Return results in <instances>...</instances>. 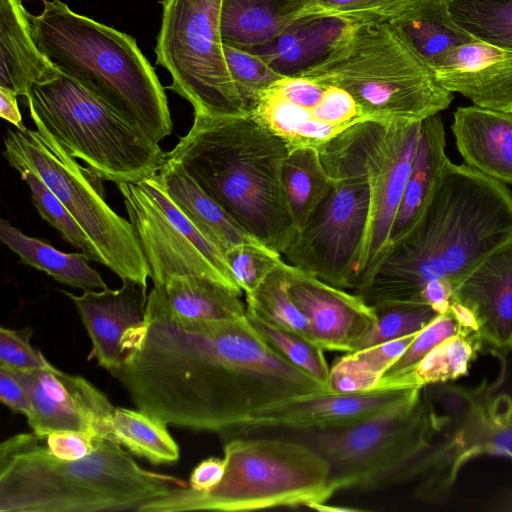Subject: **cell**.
<instances>
[{
	"label": "cell",
	"mask_w": 512,
	"mask_h": 512,
	"mask_svg": "<svg viewBox=\"0 0 512 512\" xmlns=\"http://www.w3.org/2000/svg\"><path fill=\"white\" fill-rule=\"evenodd\" d=\"M300 441L329 466L332 496L345 489H376L416 479L439 430L424 388L414 397L351 425L273 430Z\"/></svg>",
	"instance_id": "cell-8"
},
{
	"label": "cell",
	"mask_w": 512,
	"mask_h": 512,
	"mask_svg": "<svg viewBox=\"0 0 512 512\" xmlns=\"http://www.w3.org/2000/svg\"><path fill=\"white\" fill-rule=\"evenodd\" d=\"M16 170L27 183L32 202L42 219L57 229L71 246L80 249L88 261L103 264L99 252L88 235L43 180L28 168L20 167Z\"/></svg>",
	"instance_id": "cell-37"
},
{
	"label": "cell",
	"mask_w": 512,
	"mask_h": 512,
	"mask_svg": "<svg viewBox=\"0 0 512 512\" xmlns=\"http://www.w3.org/2000/svg\"><path fill=\"white\" fill-rule=\"evenodd\" d=\"M246 317L267 345L286 361L308 373L327 390L330 367L322 348L294 332L266 322L247 310Z\"/></svg>",
	"instance_id": "cell-36"
},
{
	"label": "cell",
	"mask_w": 512,
	"mask_h": 512,
	"mask_svg": "<svg viewBox=\"0 0 512 512\" xmlns=\"http://www.w3.org/2000/svg\"><path fill=\"white\" fill-rule=\"evenodd\" d=\"M283 184L298 233L311 219L332 186L319 151L314 148L289 151L283 167Z\"/></svg>",
	"instance_id": "cell-31"
},
{
	"label": "cell",
	"mask_w": 512,
	"mask_h": 512,
	"mask_svg": "<svg viewBox=\"0 0 512 512\" xmlns=\"http://www.w3.org/2000/svg\"><path fill=\"white\" fill-rule=\"evenodd\" d=\"M389 23L432 71L454 49L478 41L454 22L445 0H417Z\"/></svg>",
	"instance_id": "cell-28"
},
{
	"label": "cell",
	"mask_w": 512,
	"mask_h": 512,
	"mask_svg": "<svg viewBox=\"0 0 512 512\" xmlns=\"http://www.w3.org/2000/svg\"><path fill=\"white\" fill-rule=\"evenodd\" d=\"M287 289L306 316L314 343L324 351L353 352L376 322L359 295L327 284L285 261Z\"/></svg>",
	"instance_id": "cell-18"
},
{
	"label": "cell",
	"mask_w": 512,
	"mask_h": 512,
	"mask_svg": "<svg viewBox=\"0 0 512 512\" xmlns=\"http://www.w3.org/2000/svg\"><path fill=\"white\" fill-rule=\"evenodd\" d=\"M312 0H221L223 44L252 49L283 33Z\"/></svg>",
	"instance_id": "cell-27"
},
{
	"label": "cell",
	"mask_w": 512,
	"mask_h": 512,
	"mask_svg": "<svg viewBox=\"0 0 512 512\" xmlns=\"http://www.w3.org/2000/svg\"><path fill=\"white\" fill-rule=\"evenodd\" d=\"M156 64L170 72L168 89L194 112L248 113L231 77L220 31L221 0H162Z\"/></svg>",
	"instance_id": "cell-12"
},
{
	"label": "cell",
	"mask_w": 512,
	"mask_h": 512,
	"mask_svg": "<svg viewBox=\"0 0 512 512\" xmlns=\"http://www.w3.org/2000/svg\"><path fill=\"white\" fill-rule=\"evenodd\" d=\"M450 313L436 315L420 330L403 355L388 369L382 379L395 377L413 369L435 346L460 333Z\"/></svg>",
	"instance_id": "cell-42"
},
{
	"label": "cell",
	"mask_w": 512,
	"mask_h": 512,
	"mask_svg": "<svg viewBox=\"0 0 512 512\" xmlns=\"http://www.w3.org/2000/svg\"><path fill=\"white\" fill-rule=\"evenodd\" d=\"M482 343L478 334L458 333L435 346L410 371L381 379L378 387L424 388L458 379L467 374Z\"/></svg>",
	"instance_id": "cell-32"
},
{
	"label": "cell",
	"mask_w": 512,
	"mask_h": 512,
	"mask_svg": "<svg viewBox=\"0 0 512 512\" xmlns=\"http://www.w3.org/2000/svg\"><path fill=\"white\" fill-rule=\"evenodd\" d=\"M318 151L332 186L284 256L287 263L315 278L353 291L370 203L364 122L346 129Z\"/></svg>",
	"instance_id": "cell-10"
},
{
	"label": "cell",
	"mask_w": 512,
	"mask_h": 512,
	"mask_svg": "<svg viewBox=\"0 0 512 512\" xmlns=\"http://www.w3.org/2000/svg\"><path fill=\"white\" fill-rule=\"evenodd\" d=\"M445 148V130L440 115L436 114L423 120L414 160L394 220L387 251L402 240L423 216L449 160Z\"/></svg>",
	"instance_id": "cell-24"
},
{
	"label": "cell",
	"mask_w": 512,
	"mask_h": 512,
	"mask_svg": "<svg viewBox=\"0 0 512 512\" xmlns=\"http://www.w3.org/2000/svg\"><path fill=\"white\" fill-rule=\"evenodd\" d=\"M496 382L462 389L456 410L440 433L437 463L418 481L416 490L426 501L448 494L460 470L482 456L512 460V394L496 390Z\"/></svg>",
	"instance_id": "cell-14"
},
{
	"label": "cell",
	"mask_w": 512,
	"mask_h": 512,
	"mask_svg": "<svg viewBox=\"0 0 512 512\" xmlns=\"http://www.w3.org/2000/svg\"><path fill=\"white\" fill-rule=\"evenodd\" d=\"M372 307L376 322L356 350L418 333L438 315L423 303H382Z\"/></svg>",
	"instance_id": "cell-38"
},
{
	"label": "cell",
	"mask_w": 512,
	"mask_h": 512,
	"mask_svg": "<svg viewBox=\"0 0 512 512\" xmlns=\"http://www.w3.org/2000/svg\"><path fill=\"white\" fill-rule=\"evenodd\" d=\"M225 473L209 491L176 487L138 512H238L325 503L329 466L306 444L271 433L225 438Z\"/></svg>",
	"instance_id": "cell-7"
},
{
	"label": "cell",
	"mask_w": 512,
	"mask_h": 512,
	"mask_svg": "<svg viewBox=\"0 0 512 512\" xmlns=\"http://www.w3.org/2000/svg\"><path fill=\"white\" fill-rule=\"evenodd\" d=\"M36 129H6L3 155L15 170L37 174L59 198L99 252L104 266L121 280L147 286L149 269L130 221L106 202L102 179L80 165L38 122Z\"/></svg>",
	"instance_id": "cell-11"
},
{
	"label": "cell",
	"mask_w": 512,
	"mask_h": 512,
	"mask_svg": "<svg viewBox=\"0 0 512 512\" xmlns=\"http://www.w3.org/2000/svg\"><path fill=\"white\" fill-rule=\"evenodd\" d=\"M452 300L474 312L483 343L499 351L512 350V238L455 287Z\"/></svg>",
	"instance_id": "cell-21"
},
{
	"label": "cell",
	"mask_w": 512,
	"mask_h": 512,
	"mask_svg": "<svg viewBox=\"0 0 512 512\" xmlns=\"http://www.w3.org/2000/svg\"><path fill=\"white\" fill-rule=\"evenodd\" d=\"M0 241L19 257L22 264L45 272L59 283L85 290L106 289L100 274L84 253H65L40 239L28 236L8 220H0Z\"/></svg>",
	"instance_id": "cell-29"
},
{
	"label": "cell",
	"mask_w": 512,
	"mask_h": 512,
	"mask_svg": "<svg viewBox=\"0 0 512 512\" xmlns=\"http://www.w3.org/2000/svg\"><path fill=\"white\" fill-rule=\"evenodd\" d=\"M0 400L11 411L28 417L32 412V404L23 384L14 373L0 367Z\"/></svg>",
	"instance_id": "cell-46"
},
{
	"label": "cell",
	"mask_w": 512,
	"mask_h": 512,
	"mask_svg": "<svg viewBox=\"0 0 512 512\" xmlns=\"http://www.w3.org/2000/svg\"><path fill=\"white\" fill-rule=\"evenodd\" d=\"M454 22L474 39L512 51V0H445Z\"/></svg>",
	"instance_id": "cell-34"
},
{
	"label": "cell",
	"mask_w": 512,
	"mask_h": 512,
	"mask_svg": "<svg viewBox=\"0 0 512 512\" xmlns=\"http://www.w3.org/2000/svg\"><path fill=\"white\" fill-rule=\"evenodd\" d=\"M161 287L173 311L184 318L223 320L246 314L241 295L209 277H174Z\"/></svg>",
	"instance_id": "cell-30"
},
{
	"label": "cell",
	"mask_w": 512,
	"mask_h": 512,
	"mask_svg": "<svg viewBox=\"0 0 512 512\" xmlns=\"http://www.w3.org/2000/svg\"><path fill=\"white\" fill-rule=\"evenodd\" d=\"M422 389L377 387L356 393L318 392L299 395L256 410L224 438L262 431L347 426L407 401Z\"/></svg>",
	"instance_id": "cell-17"
},
{
	"label": "cell",
	"mask_w": 512,
	"mask_h": 512,
	"mask_svg": "<svg viewBox=\"0 0 512 512\" xmlns=\"http://www.w3.org/2000/svg\"><path fill=\"white\" fill-rule=\"evenodd\" d=\"M16 94L0 87V116L16 128H22V116L18 107Z\"/></svg>",
	"instance_id": "cell-49"
},
{
	"label": "cell",
	"mask_w": 512,
	"mask_h": 512,
	"mask_svg": "<svg viewBox=\"0 0 512 512\" xmlns=\"http://www.w3.org/2000/svg\"><path fill=\"white\" fill-rule=\"evenodd\" d=\"M184 486L179 478L141 467L108 438L77 460L54 456L33 432L0 445V512H138Z\"/></svg>",
	"instance_id": "cell-4"
},
{
	"label": "cell",
	"mask_w": 512,
	"mask_h": 512,
	"mask_svg": "<svg viewBox=\"0 0 512 512\" xmlns=\"http://www.w3.org/2000/svg\"><path fill=\"white\" fill-rule=\"evenodd\" d=\"M157 174L117 185L154 286H165L174 277L197 275L242 295L225 254L180 211Z\"/></svg>",
	"instance_id": "cell-13"
},
{
	"label": "cell",
	"mask_w": 512,
	"mask_h": 512,
	"mask_svg": "<svg viewBox=\"0 0 512 512\" xmlns=\"http://www.w3.org/2000/svg\"><path fill=\"white\" fill-rule=\"evenodd\" d=\"M454 287L446 280L429 282L421 292L420 299L437 314L449 313Z\"/></svg>",
	"instance_id": "cell-48"
},
{
	"label": "cell",
	"mask_w": 512,
	"mask_h": 512,
	"mask_svg": "<svg viewBox=\"0 0 512 512\" xmlns=\"http://www.w3.org/2000/svg\"><path fill=\"white\" fill-rule=\"evenodd\" d=\"M288 147L249 113L194 112L168 153L236 222L285 254L296 238L283 184Z\"/></svg>",
	"instance_id": "cell-3"
},
{
	"label": "cell",
	"mask_w": 512,
	"mask_h": 512,
	"mask_svg": "<svg viewBox=\"0 0 512 512\" xmlns=\"http://www.w3.org/2000/svg\"><path fill=\"white\" fill-rule=\"evenodd\" d=\"M112 440L156 465L176 462L180 456L167 425L140 409L115 407Z\"/></svg>",
	"instance_id": "cell-33"
},
{
	"label": "cell",
	"mask_w": 512,
	"mask_h": 512,
	"mask_svg": "<svg viewBox=\"0 0 512 512\" xmlns=\"http://www.w3.org/2000/svg\"><path fill=\"white\" fill-rule=\"evenodd\" d=\"M44 439L50 453L64 460H77L89 455L94 451L99 440L77 431H56L48 434Z\"/></svg>",
	"instance_id": "cell-45"
},
{
	"label": "cell",
	"mask_w": 512,
	"mask_h": 512,
	"mask_svg": "<svg viewBox=\"0 0 512 512\" xmlns=\"http://www.w3.org/2000/svg\"><path fill=\"white\" fill-rule=\"evenodd\" d=\"M439 84L473 105L512 112V51L481 41L451 51L433 70Z\"/></svg>",
	"instance_id": "cell-20"
},
{
	"label": "cell",
	"mask_w": 512,
	"mask_h": 512,
	"mask_svg": "<svg viewBox=\"0 0 512 512\" xmlns=\"http://www.w3.org/2000/svg\"><path fill=\"white\" fill-rule=\"evenodd\" d=\"M284 265L285 261L253 293L245 296L246 310L272 325L294 332L314 343L306 316L289 295Z\"/></svg>",
	"instance_id": "cell-35"
},
{
	"label": "cell",
	"mask_w": 512,
	"mask_h": 512,
	"mask_svg": "<svg viewBox=\"0 0 512 512\" xmlns=\"http://www.w3.org/2000/svg\"><path fill=\"white\" fill-rule=\"evenodd\" d=\"M29 19L37 47L60 73L153 141L171 134L164 88L133 37L61 0H43V11Z\"/></svg>",
	"instance_id": "cell-5"
},
{
	"label": "cell",
	"mask_w": 512,
	"mask_h": 512,
	"mask_svg": "<svg viewBox=\"0 0 512 512\" xmlns=\"http://www.w3.org/2000/svg\"><path fill=\"white\" fill-rule=\"evenodd\" d=\"M122 350L109 373L138 409L166 425L223 437L267 405L328 392L267 345L246 314L184 318L161 286L149 292L144 320L125 335Z\"/></svg>",
	"instance_id": "cell-1"
},
{
	"label": "cell",
	"mask_w": 512,
	"mask_h": 512,
	"mask_svg": "<svg viewBox=\"0 0 512 512\" xmlns=\"http://www.w3.org/2000/svg\"><path fill=\"white\" fill-rule=\"evenodd\" d=\"M33 329L0 328V367L11 371L47 369L53 365L31 344Z\"/></svg>",
	"instance_id": "cell-43"
},
{
	"label": "cell",
	"mask_w": 512,
	"mask_h": 512,
	"mask_svg": "<svg viewBox=\"0 0 512 512\" xmlns=\"http://www.w3.org/2000/svg\"><path fill=\"white\" fill-rule=\"evenodd\" d=\"M225 461L218 457H209L201 461L191 472L189 487L198 491H209L216 487L225 473Z\"/></svg>",
	"instance_id": "cell-47"
},
{
	"label": "cell",
	"mask_w": 512,
	"mask_h": 512,
	"mask_svg": "<svg viewBox=\"0 0 512 512\" xmlns=\"http://www.w3.org/2000/svg\"><path fill=\"white\" fill-rule=\"evenodd\" d=\"M59 73L37 47L22 0H0V87L26 97Z\"/></svg>",
	"instance_id": "cell-23"
},
{
	"label": "cell",
	"mask_w": 512,
	"mask_h": 512,
	"mask_svg": "<svg viewBox=\"0 0 512 512\" xmlns=\"http://www.w3.org/2000/svg\"><path fill=\"white\" fill-rule=\"evenodd\" d=\"M297 75L345 90L370 121L383 124L422 122L453 100L390 23L352 25Z\"/></svg>",
	"instance_id": "cell-6"
},
{
	"label": "cell",
	"mask_w": 512,
	"mask_h": 512,
	"mask_svg": "<svg viewBox=\"0 0 512 512\" xmlns=\"http://www.w3.org/2000/svg\"><path fill=\"white\" fill-rule=\"evenodd\" d=\"M451 128L467 166L512 185V112L458 107Z\"/></svg>",
	"instance_id": "cell-22"
},
{
	"label": "cell",
	"mask_w": 512,
	"mask_h": 512,
	"mask_svg": "<svg viewBox=\"0 0 512 512\" xmlns=\"http://www.w3.org/2000/svg\"><path fill=\"white\" fill-rule=\"evenodd\" d=\"M311 509H315L321 512H358L360 509L350 508V507H340V506H331L325 503L315 504L311 507Z\"/></svg>",
	"instance_id": "cell-51"
},
{
	"label": "cell",
	"mask_w": 512,
	"mask_h": 512,
	"mask_svg": "<svg viewBox=\"0 0 512 512\" xmlns=\"http://www.w3.org/2000/svg\"><path fill=\"white\" fill-rule=\"evenodd\" d=\"M382 375L355 352L346 353L330 368L327 389L334 393H356L378 387Z\"/></svg>",
	"instance_id": "cell-44"
},
{
	"label": "cell",
	"mask_w": 512,
	"mask_h": 512,
	"mask_svg": "<svg viewBox=\"0 0 512 512\" xmlns=\"http://www.w3.org/2000/svg\"><path fill=\"white\" fill-rule=\"evenodd\" d=\"M12 372L29 395L32 412L27 421L37 436L77 431L97 439H112L115 407L88 380L55 366Z\"/></svg>",
	"instance_id": "cell-16"
},
{
	"label": "cell",
	"mask_w": 512,
	"mask_h": 512,
	"mask_svg": "<svg viewBox=\"0 0 512 512\" xmlns=\"http://www.w3.org/2000/svg\"><path fill=\"white\" fill-rule=\"evenodd\" d=\"M417 0H312L302 17H332L352 24L389 23Z\"/></svg>",
	"instance_id": "cell-39"
},
{
	"label": "cell",
	"mask_w": 512,
	"mask_h": 512,
	"mask_svg": "<svg viewBox=\"0 0 512 512\" xmlns=\"http://www.w3.org/2000/svg\"><path fill=\"white\" fill-rule=\"evenodd\" d=\"M262 243L241 244L225 252L231 273L245 296L253 293L284 260Z\"/></svg>",
	"instance_id": "cell-41"
},
{
	"label": "cell",
	"mask_w": 512,
	"mask_h": 512,
	"mask_svg": "<svg viewBox=\"0 0 512 512\" xmlns=\"http://www.w3.org/2000/svg\"><path fill=\"white\" fill-rule=\"evenodd\" d=\"M420 126L421 122H364L365 168L370 203L353 291L369 280L384 259L414 160Z\"/></svg>",
	"instance_id": "cell-15"
},
{
	"label": "cell",
	"mask_w": 512,
	"mask_h": 512,
	"mask_svg": "<svg viewBox=\"0 0 512 512\" xmlns=\"http://www.w3.org/2000/svg\"><path fill=\"white\" fill-rule=\"evenodd\" d=\"M157 175L180 211L224 254L237 245L262 243L210 197L179 162L165 156Z\"/></svg>",
	"instance_id": "cell-25"
},
{
	"label": "cell",
	"mask_w": 512,
	"mask_h": 512,
	"mask_svg": "<svg viewBox=\"0 0 512 512\" xmlns=\"http://www.w3.org/2000/svg\"><path fill=\"white\" fill-rule=\"evenodd\" d=\"M122 283L116 290H85L82 295L61 291L74 303L91 340L88 359L108 372L120 365L123 338L144 320L148 299L147 286L130 279Z\"/></svg>",
	"instance_id": "cell-19"
},
{
	"label": "cell",
	"mask_w": 512,
	"mask_h": 512,
	"mask_svg": "<svg viewBox=\"0 0 512 512\" xmlns=\"http://www.w3.org/2000/svg\"><path fill=\"white\" fill-rule=\"evenodd\" d=\"M354 24L332 17H302L271 41L248 49L282 76L320 61Z\"/></svg>",
	"instance_id": "cell-26"
},
{
	"label": "cell",
	"mask_w": 512,
	"mask_h": 512,
	"mask_svg": "<svg viewBox=\"0 0 512 512\" xmlns=\"http://www.w3.org/2000/svg\"><path fill=\"white\" fill-rule=\"evenodd\" d=\"M223 49L231 77L249 113L259 96L285 76L250 50L225 44Z\"/></svg>",
	"instance_id": "cell-40"
},
{
	"label": "cell",
	"mask_w": 512,
	"mask_h": 512,
	"mask_svg": "<svg viewBox=\"0 0 512 512\" xmlns=\"http://www.w3.org/2000/svg\"><path fill=\"white\" fill-rule=\"evenodd\" d=\"M449 313L457 321L461 332L465 334H478L479 325L474 312L466 305L452 300Z\"/></svg>",
	"instance_id": "cell-50"
},
{
	"label": "cell",
	"mask_w": 512,
	"mask_h": 512,
	"mask_svg": "<svg viewBox=\"0 0 512 512\" xmlns=\"http://www.w3.org/2000/svg\"><path fill=\"white\" fill-rule=\"evenodd\" d=\"M511 238V190L449 159L419 222L353 292L371 306L422 303L420 295L429 282L446 280L455 289Z\"/></svg>",
	"instance_id": "cell-2"
},
{
	"label": "cell",
	"mask_w": 512,
	"mask_h": 512,
	"mask_svg": "<svg viewBox=\"0 0 512 512\" xmlns=\"http://www.w3.org/2000/svg\"><path fill=\"white\" fill-rule=\"evenodd\" d=\"M497 511H512V492L503 497L494 507Z\"/></svg>",
	"instance_id": "cell-52"
},
{
	"label": "cell",
	"mask_w": 512,
	"mask_h": 512,
	"mask_svg": "<svg viewBox=\"0 0 512 512\" xmlns=\"http://www.w3.org/2000/svg\"><path fill=\"white\" fill-rule=\"evenodd\" d=\"M26 98L32 121L102 180L138 183L156 175L165 161L157 142L62 73L33 84Z\"/></svg>",
	"instance_id": "cell-9"
}]
</instances>
